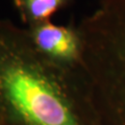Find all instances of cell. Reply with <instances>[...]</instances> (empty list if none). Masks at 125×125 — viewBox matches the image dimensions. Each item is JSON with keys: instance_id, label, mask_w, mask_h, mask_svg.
I'll list each match as a JSON object with an SVG mask.
<instances>
[{"instance_id": "1", "label": "cell", "mask_w": 125, "mask_h": 125, "mask_svg": "<svg viewBox=\"0 0 125 125\" xmlns=\"http://www.w3.org/2000/svg\"><path fill=\"white\" fill-rule=\"evenodd\" d=\"M0 125H102L84 72L49 62L9 19L0 20Z\"/></svg>"}, {"instance_id": "2", "label": "cell", "mask_w": 125, "mask_h": 125, "mask_svg": "<svg viewBox=\"0 0 125 125\" xmlns=\"http://www.w3.org/2000/svg\"><path fill=\"white\" fill-rule=\"evenodd\" d=\"M84 74L102 125H125V0H100L78 25Z\"/></svg>"}, {"instance_id": "3", "label": "cell", "mask_w": 125, "mask_h": 125, "mask_svg": "<svg viewBox=\"0 0 125 125\" xmlns=\"http://www.w3.org/2000/svg\"><path fill=\"white\" fill-rule=\"evenodd\" d=\"M26 29L33 47L49 62L66 70L84 72L83 38L74 21L57 25L50 20Z\"/></svg>"}, {"instance_id": "4", "label": "cell", "mask_w": 125, "mask_h": 125, "mask_svg": "<svg viewBox=\"0 0 125 125\" xmlns=\"http://www.w3.org/2000/svg\"><path fill=\"white\" fill-rule=\"evenodd\" d=\"M21 21L29 26L50 21L51 17L69 6L73 0H11Z\"/></svg>"}]
</instances>
